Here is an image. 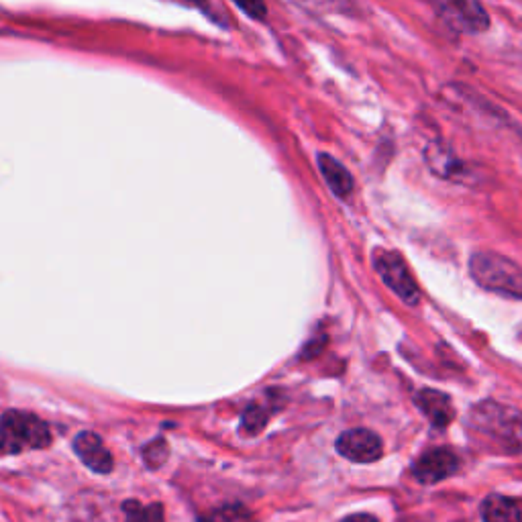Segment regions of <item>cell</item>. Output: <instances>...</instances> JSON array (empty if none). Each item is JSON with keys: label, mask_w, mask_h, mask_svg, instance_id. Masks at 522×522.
<instances>
[{"label": "cell", "mask_w": 522, "mask_h": 522, "mask_svg": "<svg viewBox=\"0 0 522 522\" xmlns=\"http://www.w3.org/2000/svg\"><path fill=\"white\" fill-rule=\"evenodd\" d=\"M233 3L251 19H264L268 15L264 0H233Z\"/></svg>", "instance_id": "cell-17"}, {"label": "cell", "mask_w": 522, "mask_h": 522, "mask_svg": "<svg viewBox=\"0 0 522 522\" xmlns=\"http://www.w3.org/2000/svg\"><path fill=\"white\" fill-rule=\"evenodd\" d=\"M317 162H319V170H321L325 182L329 184V188L333 190V194L343 200L349 198L353 192V176L347 172V168L329 153H319Z\"/></svg>", "instance_id": "cell-11"}, {"label": "cell", "mask_w": 522, "mask_h": 522, "mask_svg": "<svg viewBox=\"0 0 522 522\" xmlns=\"http://www.w3.org/2000/svg\"><path fill=\"white\" fill-rule=\"evenodd\" d=\"M459 461L449 449H433L414 463V476L423 484H437L455 474Z\"/></svg>", "instance_id": "cell-8"}, {"label": "cell", "mask_w": 522, "mask_h": 522, "mask_svg": "<svg viewBox=\"0 0 522 522\" xmlns=\"http://www.w3.org/2000/svg\"><path fill=\"white\" fill-rule=\"evenodd\" d=\"M469 272L490 292L522 298V270L500 253H476L469 261Z\"/></svg>", "instance_id": "cell-3"}, {"label": "cell", "mask_w": 522, "mask_h": 522, "mask_svg": "<svg viewBox=\"0 0 522 522\" xmlns=\"http://www.w3.org/2000/svg\"><path fill=\"white\" fill-rule=\"evenodd\" d=\"M441 17L461 33H484L490 29V15L480 0H433Z\"/></svg>", "instance_id": "cell-5"}, {"label": "cell", "mask_w": 522, "mask_h": 522, "mask_svg": "<svg viewBox=\"0 0 522 522\" xmlns=\"http://www.w3.org/2000/svg\"><path fill=\"white\" fill-rule=\"evenodd\" d=\"M341 522H378V520L374 516H370V514H353V516L343 518Z\"/></svg>", "instance_id": "cell-18"}, {"label": "cell", "mask_w": 522, "mask_h": 522, "mask_svg": "<svg viewBox=\"0 0 522 522\" xmlns=\"http://www.w3.org/2000/svg\"><path fill=\"white\" fill-rule=\"evenodd\" d=\"M143 459L147 461V465L149 467H160L166 459H168V443L164 441V439H158V441H153V443H149L147 447H145V451H143Z\"/></svg>", "instance_id": "cell-15"}, {"label": "cell", "mask_w": 522, "mask_h": 522, "mask_svg": "<svg viewBox=\"0 0 522 522\" xmlns=\"http://www.w3.org/2000/svg\"><path fill=\"white\" fill-rule=\"evenodd\" d=\"M272 408H268V404H251L245 412H243V421H241V433L247 437H255L261 431L266 429L268 421H270Z\"/></svg>", "instance_id": "cell-13"}, {"label": "cell", "mask_w": 522, "mask_h": 522, "mask_svg": "<svg viewBox=\"0 0 522 522\" xmlns=\"http://www.w3.org/2000/svg\"><path fill=\"white\" fill-rule=\"evenodd\" d=\"M186 3H190V5H198V7H204V5H206V0H186Z\"/></svg>", "instance_id": "cell-19"}, {"label": "cell", "mask_w": 522, "mask_h": 522, "mask_svg": "<svg viewBox=\"0 0 522 522\" xmlns=\"http://www.w3.org/2000/svg\"><path fill=\"white\" fill-rule=\"evenodd\" d=\"M74 451L96 474H109L113 469V455L104 447L102 439L96 433L84 431L74 439Z\"/></svg>", "instance_id": "cell-9"}, {"label": "cell", "mask_w": 522, "mask_h": 522, "mask_svg": "<svg viewBox=\"0 0 522 522\" xmlns=\"http://www.w3.org/2000/svg\"><path fill=\"white\" fill-rule=\"evenodd\" d=\"M374 268L378 272V276L384 280V284L396 294L400 296L406 304H419L421 300V292L419 286H416L414 278L410 276L404 259L388 249H376L374 253Z\"/></svg>", "instance_id": "cell-4"}, {"label": "cell", "mask_w": 522, "mask_h": 522, "mask_svg": "<svg viewBox=\"0 0 522 522\" xmlns=\"http://www.w3.org/2000/svg\"><path fill=\"white\" fill-rule=\"evenodd\" d=\"M425 162H427L429 170L443 180L465 182V178H467L465 162H461L453 153V149L447 147L445 143H439V141L429 143L425 149Z\"/></svg>", "instance_id": "cell-7"}, {"label": "cell", "mask_w": 522, "mask_h": 522, "mask_svg": "<svg viewBox=\"0 0 522 522\" xmlns=\"http://www.w3.org/2000/svg\"><path fill=\"white\" fill-rule=\"evenodd\" d=\"M47 445H51V431L39 416L21 410L0 416V453H23Z\"/></svg>", "instance_id": "cell-2"}, {"label": "cell", "mask_w": 522, "mask_h": 522, "mask_svg": "<svg viewBox=\"0 0 522 522\" xmlns=\"http://www.w3.org/2000/svg\"><path fill=\"white\" fill-rule=\"evenodd\" d=\"M337 451L353 463H372L382 457V441L368 429L345 431L337 441Z\"/></svg>", "instance_id": "cell-6"}, {"label": "cell", "mask_w": 522, "mask_h": 522, "mask_svg": "<svg viewBox=\"0 0 522 522\" xmlns=\"http://www.w3.org/2000/svg\"><path fill=\"white\" fill-rule=\"evenodd\" d=\"M484 522H522V502L506 496H490L482 506Z\"/></svg>", "instance_id": "cell-12"}, {"label": "cell", "mask_w": 522, "mask_h": 522, "mask_svg": "<svg viewBox=\"0 0 522 522\" xmlns=\"http://www.w3.org/2000/svg\"><path fill=\"white\" fill-rule=\"evenodd\" d=\"M414 404L419 406L425 412L427 419L439 429L447 427L455 416V410L451 406L449 396H445L437 390H421L419 394L414 396Z\"/></svg>", "instance_id": "cell-10"}, {"label": "cell", "mask_w": 522, "mask_h": 522, "mask_svg": "<svg viewBox=\"0 0 522 522\" xmlns=\"http://www.w3.org/2000/svg\"><path fill=\"white\" fill-rule=\"evenodd\" d=\"M204 522H249V512L239 506H227L215 510Z\"/></svg>", "instance_id": "cell-16"}, {"label": "cell", "mask_w": 522, "mask_h": 522, "mask_svg": "<svg viewBox=\"0 0 522 522\" xmlns=\"http://www.w3.org/2000/svg\"><path fill=\"white\" fill-rule=\"evenodd\" d=\"M123 510H125V516H127L125 522H166L162 504L143 506L137 500H129V502L123 504Z\"/></svg>", "instance_id": "cell-14"}, {"label": "cell", "mask_w": 522, "mask_h": 522, "mask_svg": "<svg viewBox=\"0 0 522 522\" xmlns=\"http://www.w3.org/2000/svg\"><path fill=\"white\" fill-rule=\"evenodd\" d=\"M472 431L496 451H522V414L518 410L484 402L472 412Z\"/></svg>", "instance_id": "cell-1"}]
</instances>
